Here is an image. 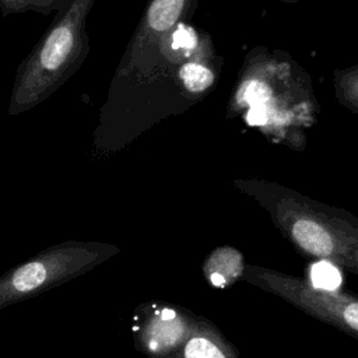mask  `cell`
<instances>
[{
	"mask_svg": "<svg viewBox=\"0 0 358 358\" xmlns=\"http://www.w3.org/2000/svg\"><path fill=\"white\" fill-rule=\"evenodd\" d=\"M73 46V34L69 27H57L46 39L41 52V63L49 70L62 66Z\"/></svg>",
	"mask_w": 358,
	"mask_h": 358,
	"instance_id": "obj_3",
	"label": "cell"
},
{
	"mask_svg": "<svg viewBox=\"0 0 358 358\" xmlns=\"http://www.w3.org/2000/svg\"><path fill=\"white\" fill-rule=\"evenodd\" d=\"M185 358H225V355L208 338L193 337L185 345Z\"/></svg>",
	"mask_w": 358,
	"mask_h": 358,
	"instance_id": "obj_8",
	"label": "cell"
},
{
	"mask_svg": "<svg viewBox=\"0 0 358 358\" xmlns=\"http://www.w3.org/2000/svg\"><path fill=\"white\" fill-rule=\"evenodd\" d=\"M344 320L350 327L358 331V302H352L344 309Z\"/></svg>",
	"mask_w": 358,
	"mask_h": 358,
	"instance_id": "obj_11",
	"label": "cell"
},
{
	"mask_svg": "<svg viewBox=\"0 0 358 358\" xmlns=\"http://www.w3.org/2000/svg\"><path fill=\"white\" fill-rule=\"evenodd\" d=\"M292 236L309 253L317 256H329L333 252V241L330 235L316 222L310 220H299L292 227Z\"/></svg>",
	"mask_w": 358,
	"mask_h": 358,
	"instance_id": "obj_2",
	"label": "cell"
},
{
	"mask_svg": "<svg viewBox=\"0 0 358 358\" xmlns=\"http://www.w3.org/2000/svg\"><path fill=\"white\" fill-rule=\"evenodd\" d=\"M183 0H154L148 10V22L155 31L171 28L178 20Z\"/></svg>",
	"mask_w": 358,
	"mask_h": 358,
	"instance_id": "obj_4",
	"label": "cell"
},
{
	"mask_svg": "<svg viewBox=\"0 0 358 358\" xmlns=\"http://www.w3.org/2000/svg\"><path fill=\"white\" fill-rule=\"evenodd\" d=\"M179 76L185 87L192 92H200L206 90L214 80L213 73L199 63H186L180 69Z\"/></svg>",
	"mask_w": 358,
	"mask_h": 358,
	"instance_id": "obj_5",
	"label": "cell"
},
{
	"mask_svg": "<svg viewBox=\"0 0 358 358\" xmlns=\"http://www.w3.org/2000/svg\"><path fill=\"white\" fill-rule=\"evenodd\" d=\"M310 280L313 287L326 291H334L341 284L340 271L327 262H319L313 264L310 271Z\"/></svg>",
	"mask_w": 358,
	"mask_h": 358,
	"instance_id": "obj_6",
	"label": "cell"
},
{
	"mask_svg": "<svg viewBox=\"0 0 358 358\" xmlns=\"http://www.w3.org/2000/svg\"><path fill=\"white\" fill-rule=\"evenodd\" d=\"M172 39H173L172 46L175 49H185L189 52V50L194 49V46L197 45V38H196L194 31L185 25H179V28L175 31Z\"/></svg>",
	"mask_w": 358,
	"mask_h": 358,
	"instance_id": "obj_9",
	"label": "cell"
},
{
	"mask_svg": "<svg viewBox=\"0 0 358 358\" xmlns=\"http://www.w3.org/2000/svg\"><path fill=\"white\" fill-rule=\"evenodd\" d=\"M105 259L87 248L50 250L0 277V309L74 278Z\"/></svg>",
	"mask_w": 358,
	"mask_h": 358,
	"instance_id": "obj_1",
	"label": "cell"
},
{
	"mask_svg": "<svg viewBox=\"0 0 358 358\" xmlns=\"http://www.w3.org/2000/svg\"><path fill=\"white\" fill-rule=\"evenodd\" d=\"M268 120V110L266 105H257L250 106V109L246 113V122L250 126H263Z\"/></svg>",
	"mask_w": 358,
	"mask_h": 358,
	"instance_id": "obj_10",
	"label": "cell"
},
{
	"mask_svg": "<svg viewBox=\"0 0 358 358\" xmlns=\"http://www.w3.org/2000/svg\"><path fill=\"white\" fill-rule=\"evenodd\" d=\"M271 96V90L262 81L250 80L245 83L239 92H238V101L245 105L257 106V105H266Z\"/></svg>",
	"mask_w": 358,
	"mask_h": 358,
	"instance_id": "obj_7",
	"label": "cell"
}]
</instances>
